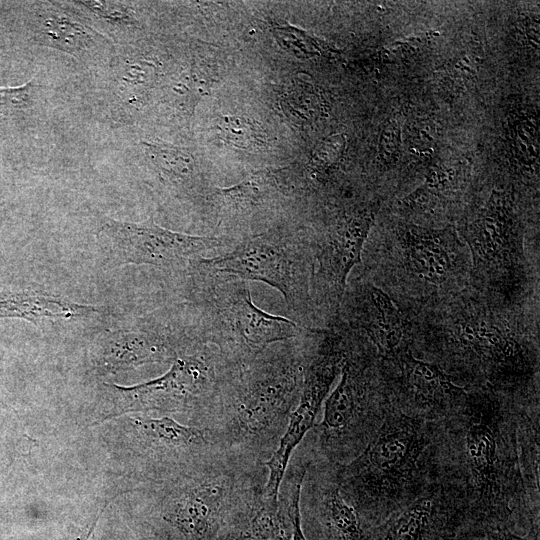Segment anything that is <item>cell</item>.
Here are the masks:
<instances>
[{"mask_svg":"<svg viewBox=\"0 0 540 540\" xmlns=\"http://www.w3.org/2000/svg\"><path fill=\"white\" fill-rule=\"evenodd\" d=\"M312 92H308L303 82L294 80L285 89L282 97L284 110L294 119L302 120L309 115V108L312 106Z\"/></svg>","mask_w":540,"mask_h":540,"instance_id":"30","label":"cell"},{"mask_svg":"<svg viewBox=\"0 0 540 540\" xmlns=\"http://www.w3.org/2000/svg\"><path fill=\"white\" fill-rule=\"evenodd\" d=\"M200 339L191 316L180 325L150 320L133 329L108 331L93 347L95 367L104 372H117L134 367L174 360L180 346Z\"/></svg>","mask_w":540,"mask_h":540,"instance_id":"10","label":"cell"},{"mask_svg":"<svg viewBox=\"0 0 540 540\" xmlns=\"http://www.w3.org/2000/svg\"><path fill=\"white\" fill-rule=\"evenodd\" d=\"M341 378L327 396L320 427L326 444L344 439L368 413L369 385L358 364L345 358Z\"/></svg>","mask_w":540,"mask_h":540,"instance_id":"17","label":"cell"},{"mask_svg":"<svg viewBox=\"0 0 540 540\" xmlns=\"http://www.w3.org/2000/svg\"><path fill=\"white\" fill-rule=\"evenodd\" d=\"M208 271L245 281L263 282L281 293L293 321L314 315L310 297L313 252L306 229L283 223L245 238L227 252L203 258Z\"/></svg>","mask_w":540,"mask_h":540,"instance_id":"2","label":"cell"},{"mask_svg":"<svg viewBox=\"0 0 540 540\" xmlns=\"http://www.w3.org/2000/svg\"><path fill=\"white\" fill-rule=\"evenodd\" d=\"M36 37L42 45L82 61H92L109 50L103 35L66 12L45 9L36 20Z\"/></svg>","mask_w":540,"mask_h":540,"instance_id":"18","label":"cell"},{"mask_svg":"<svg viewBox=\"0 0 540 540\" xmlns=\"http://www.w3.org/2000/svg\"><path fill=\"white\" fill-rule=\"evenodd\" d=\"M480 277L503 281L519 272L524 262L523 244L503 200L494 195L488 207L463 233Z\"/></svg>","mask_w":540,"mask_h":540,"instance_id":"11","label":"cell"},{"mask_svg":"<svg viewBox=\"0 0 540 540\" xmlns=\"http://www.w3.org/2000/svg\"><path fill=\"white\" fill-rule=\"evenodd\" d=\"M323 333L321 338L320 331L318 333L315 350L310 352L306 342L303 381L298 404L290 415L288 427L277 449L265 462L269 472L263 492L266 504L278 505L279 491L292 452L313 427L320 408L345 361L347 352L344 337L340 332Z\"/></svg>","mask_w":540,"mask_h":540,"instance_id":"6","label":"cell"},{"mask_svg":"<svg viewBox=\"0 0 540 540\" xmlns=\"http://www.w3.org/2000/svg\"><path fill=\"white\" fill-rule=\"evenodd\" d=\"M321 516L335 540H363L358 513L345 501L339 487L331 488L325 493Z\"/></svg>","mask_w":540,"mask_h":540,"instance_id":"23","label":"cell"},{"mask_svg":"<svg viewBox=\"0 0 540 540\" xmlns=\"http://www.w3.org/2000/svg\"><path fill=\"white\" fill-rule=\"evenodd\" d=\"M292 521L286 501L271 506L266 503L246 529L228 540H291Z\"/></svg>","mask_w":540,"mask_h":540,"instance_id":"24","label":"cell"},{"mask_svg":"<svg viewBox=\"0 0 540 540\" xmlns=\"http://www.w3.org/2000/svg\"><path fill=\"white\" fill-rule=\"evenodd\" d=\"M430 444L421 417L386 415L367 447L340 472V485L363 503L383 504L406 496Z\"/></svg>","mask_w":540,"mask_h":540,"instance_id":"3","label":"cell"},{"mask_svg":"<svg viewBox=\"0 0 540 540\" xmlns=\"http://www.w3.org/2000/svg\"><path fill=\"white\" fill-rule=\"evenodd\" d=\"M139 423L147 435L169 445L187 446L204 439L201 430L184 426L169 417L144 419Z\"/></svg>","mask_w":540,"mask_h":540,"instance_id":"26","label":"cell"},{"mask_svg":"<svg viewBox=\"0 0 540 540\" xmlns=\"http://www.w3.org/2000/svg\"><path fill=\"white\" fill-rule=\"evenodd\" d=\"M94 16L118 27L132 26L135 23L133 11L122 2L115 1H77Z\"/></svg>","mask_w":540,"mask_h":540,"instance_id":"28","label":"cell"},{"mask_svg":"<svg viewBox=\"0 0 540 540\" xmlns=\"http://www.w3.org/2000/svg\"><path fill=\"white\" fill-rule=\"evenodd\" d=\"M215 127L219 138L235 148L256 150L268 144V136L263 127L245 116H221Z\"/></svg>","mask_w":540,"mask_h":540,"instance_id":"25","label":"cell"},{"mask_svg":"<svg viewBox=\"0 0 540 540\" xmlns=\"http://www.w3.org/2000/svg\"><path fill=\"white\" fill-rule=\"evenodd\" d=\"M499 540H521L520 538L514 536V535H511V534H504V533H501L500 534V539Z\"/></svg>","mask_w":540,"mask_h":540,"instance_id":"32","label":"cell"},{"mask_svg":"<svg viewBox=\"0 0 540 540\" xmlns=\"http://www.w3.org/2000/svg\"><path fill=\"white\" fill-rule=\"evenodd\" d=\"M438 496L429 492L414 498L377 529L375 540H426L439 507Z\"/></svg>","mask_w":540,"mask_h":540,"instance_id":"22","label":"cell"},{"mask_svg":"<svg viewBox=\"0 0 540 540\" xmlns=\"http://www.w3.org/2000/svg\"><path fill=\"white\" fill-rule=\"evenodd\" d=\"M141 145L163 185L187 195L196 191L201 177L194 157L186 149L161 141H143Z\"/></svg>","mask_w":540,"mask_h":540,"instance_id":"21","label":"cell"},{"mask_svg":"<svg viewBox=\"0 0 540 540\" xmlns=\"http://www.w3.org/2000/svg\"><path fill=\"white\" fill-rule=\"evenodd\" d=\"M456 340L473 359L491 372L521 373L527 366L521 344L503 327L487 317H466L458 321Z\"/></svg>","mask_w":540,"mask_h":540,"instance_id":"15","label":"cell"},{"mask_svg":"<svg viewBox=\"0 0 540 540\" xmlns=\"http://www.w3.org/2000/svg\"><path fill=\"white\" fill-rule=\"evenodd\" d=\"M93 305L47 292L23 289L0 291V318H17L41 325L46 320H69L98 312Z\"/></svg>","mask_w":540,"mask_h":540,"instance_id":"19","label":"cell"},{"mask_svg":"<svg viewBox=\"0 0 540 540\" xmlns=\"http://www.w3.org/2000/svg\"><path fill=\"white\" fill-rule=\"evenodd\" d=\"M463 457L474 495L483 501L500 496L499 420L495 410L473 407L464 423Z\"/></svg>","mask_w":540,"mask_h":540,"instance_id":"13","label":"cell"},{"mask_svg":"<svg viewBox=\"0 0 540 540\" xmlns=\"http://www.w3.org/2000/svg\"><path fill=\"white\" fill-rule=\"evenodd\" d=\"M304 473L301 471L296 472L295 476L290 481V487L287 491L285 499L292 521V537L291 540H307L302 527H301V515H300V494L301 486L304 478Z\"/></svg>","mask_w":540,"mask_h":540,"instance_id":"31","label":"cell"},{"mask_svg":"<svg viewBox=\"0 0 540 540\" xmlns=\"http://www.w3.org/2000/svg\"><path fill=\"white\" fill-rule=\"evenodd\" d=\"M372 224V213L364 209L344 213L322 229H306L314 260L310 282L313 313L319 311L330 323L339 317L347 278L361 261Z\"/></svg>","mask_w":540,"mask_h":540,"instance_id":"7","label":"cell"},{"mask_svg":"<svg viewBox=\"0 0 540 540\" xmlns=\"http://www.w3.org/2000/svg\"><path fill=\"white\" fill-rule=\"evenodd\" d=\"M286 168H263L229 187H214L207 207L214 216L212 236L235 243L270 230L265 217L293 191Z\"/></svg>","mask_w":540,"mask_h":540,"instance_id":"9","label":"cell"},{"mask_svg":"<svg viewBox=\"0 0 540 540\" xmlns=\"http://www.w3.org/2000/svg\"><path fill=\"white\" fill-rule=\"evenodd\" d=\"M201 260L189 274L186 296L199 337L232 366L243 368L274 343L299 338L311 329L259 308L248 281L212 273Z\"/></svg>","mask_w":540,"mask_h":540,"instance_id":"1","label":"cell"},{"mask_svg":"<svg viewBox=\"0 0 540 540\" xmlns=\"http://www.w3.org/2000/svg\"><path fill=\"white\" fill-rule=\"evenodd\" d=\"M306 335L264 351L228 380L236 419L246 432L266 430L297 399L303 381Z\"/></svg>","mask_w":540,"mask_h":540,"instance_id":"5","label":"cell"},{"mask_svg":"<svg viewBox=\"0 0 540 540\" xmlns=\"http://www.w3.org/2000/svg\"><path fill=\"white\" fill-rule=\"evenodd\" d=\"M401 383L405 398L416 417L446 415L467 400L465 388L457 385L438 365L415 358L410 352L400 357Z\"/></svg>","mask_w":540,"mask_h":540,"instance_id":"14","label":"cell"},{"mask_svg":"<svg viewBox=\"0 0 540 540\" xmlns=\"http://www.w3.org/2000/svg\"><path fill=\"white\" fill-rule=\"evenodd\" d=\"M271 31L282 48L299 58H309L318 51L317 41L295 26L273 23Z\"/></svg>","mask_w":540,"mask_h":540,"instance_id":"27","label":"cell"},{"mask_svg":"<svg viewBox=\"0 0 540 540\" xmlns=\"http://www.w3.org/2000/svg\"><path fill=\"white\" fill-rule=\"evenodd\" d=\"M38 88L32 80L22 86L0 87V115L9 116L30 107Z\"/></svg>","mask_w":540,"mask_h":540,"instance_id":"29","label":"cell"},{"mask_svg":"<svg viewBox=\"0 0 540 540\" xmlns=\"http://www.w3.org/2000/svg\"><path fill=\"white\" fill-rule=\"evenodd\" d=\"M399 245L409 270L426 283L441 285L456 271L460 244L450 230L406 227Z\"/></svg>","mask_w":540,"mask_h":540,"instance_id":"16","label":"cell"},{"mask_svg":"<svg viewBox=\"0 0 540 540\" xmlns=\"http://www.w3.org/2000/svg\"><path fill=\"white\" fill-rule=\"evenodd\" d=\"M225 498V488L219 482L198 487L180 499L173 517L180 527L196 540L215 535Z\"/></svg>","mask_w":540,"mask_h":540,"instance_id":"20","label":"cell"},{"mask_svg":"<svg viewBox=\"0 0 540 540\" xmlns=\"http://www.w3.org/2000/svg\"><path fill=\"white\" fill-rule=\"evenodd\" d=\"M236 368L218 350L201 343L195 352L176 356L162 376L131 387L105 386L117 396V414L136 410L173 409L204 395L213 394Z\"/></svg>","mask_w":540,"mask_h":540,"instance_id":"8","label":"cell"},{"mask_svg":"<svg viewBox=\"0 0 540 540\" xmlns=\"http://www.w3.org/2000/svg\"><path fill=\"white\" fill-rule=\"evenodd\" d=\"M343 299L348 325L363 331L381 356H397L405 327L402 314L390 296L373 284L358 282Z\"/></svg>","mask_w":540,"mask_h":540,"instance_id":"12","label":"cell"},{"mask_svg":"<svg viewBox=\"0 0 540 540\" xmlns=\"http://www.w3.org/2000/svg\"><path fill=\"white\" fill-rule=\"evenodd\" d=\"M96 239L111 267L149 265L185 278L202 258L223 254L236 244L218 236L173 231L156 224L152 216L140 223L107 218Z\"/></svg>","mask_w":540,"mask_h":540,"instance_id":"4","label":"cell"}]
</instances>
